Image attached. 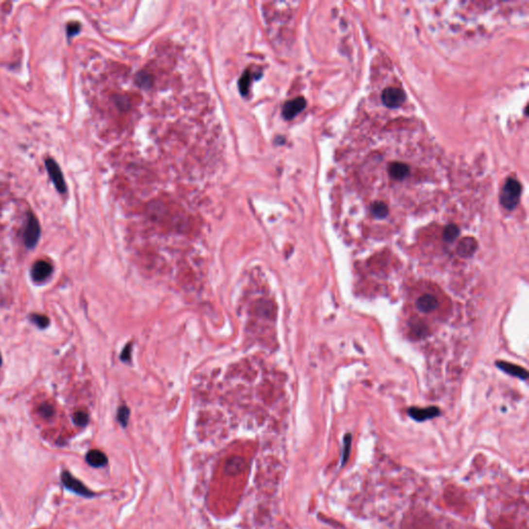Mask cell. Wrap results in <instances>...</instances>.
<instances>
[{"instance_id": "obj_22", "label": "cell", "mask_w": 529, "mask_h": 529, "mask_svg": "<svg viewBox=\"0 0 529 529\" xmlns=\"http://www.w3.org/2000/svg\"><path fill=\"white\" fill-rule=\"evenodd\" d=\"M39 412L45 419H49V418H52L54 416L55 410H54V408L52 405L46 403V404H43L42 406H40Z\"/></svg>"}, {"instance_id": "obj_3", "label": "cell", "mask_w": 529, "mask_h": 529, "mask_svg": "<svg viewBox=\"0 0 529 529\" xmlns=\"http://www.w3.org/2000/svg\"><path fill=\"white\" fill-rule=\"evenodd\" d=\"M39 235L40 227L37 219L34 214H30L25 227V232H24V243H25L26 247L34 248L39 239Z\"/></svg>"}, {"instance_id": "obj_6", "label": "cell", "mask_w": 529, "mask_h": 529, "mask_svg": "<svg viewBox=\"0 0 529 529\" xmlns=\"http://www.w3.org/2000/svg\"><path fill=\"white\" fill-rule=\"evenodd\" d=\"M381 101L388 108H398L405 102V94L400 89L390 87L382 92Z\"/></svg>"}, {"instance_id": "obj_23", "label": "cell", "mask_w": 529, "mask_h": 529, "mask_svg": "<svg viewBox=\"0 0 529 529\" xmlns=\"http://www.w3.org/2000/svg\"><path fill=\"white\" fill-rule=\"evenodd\" d=\"M79 30H80L79 24H70V25H68V32L69 36L77 34L79 32Z\"/></svg>"}, {"instance_id": "obj_1", "label": "cell", "mask_w": 529, "mask_h": 529, "mask_svg": "<svg viewBox=\"0 0 529 529\" xmlns=\"http://www.w3.org/2000/svg\"><path fill=\"white\" fill-rule=\"evenodd\" d=\"M520 194H521L520 183L517 180H515V179H512V178L508 179L500 194L501 205L508 210H512L518 205Z\"/></svg>"}, {"instance_id": "obj_11", "label": "cell", "mask_w": 529, "mask_h": 529, "mask_svg": "<svg viewBox=\"0 0 529 529\" xmlns=\"http://www.w3.org/2000/svg\"><path fill=\"white\" fill-rule=\"evenodd\" d=\"M477 249H478V242L471 237H466L464 239H462L457 246L458 255L462 257H471L475 255Z\"/></svg>"}, {"instance_id": "obj_10", "label": "cell", "mask_w": 529, "mask_h": 529, "mask_svg": "<svg viewBox=\"0 0 529 529\" xmlns=\"http://www.w3.org/2000/svg\"><path fill=\"white\" fill-rule=\"evenodd\" d=\"M52 273V266L45 260H38L36 262L31 270V276L35 281H44Z\"/></svg>"}, {"instance_id": "obj_9", "label": "cell", "mask_w": 529, "mask_h": 529, "mask_svg": "<svg viewBox=\"0 0 529 529\" xmlns=\"http://www.w3.org/2000/svg\"><path fill=\"white\" fill-rule=\"evenodd\" d=\"M495 365L497 366V368H499L501 371L510 374V375L519 377L520 379H523V380H526L528 378L527 370L524 369L523 367H520V366L518 365L512 364L509 362H504V361L496 362Z\"/></svg>"}, {"instance_id": "obj_19", "label": "cell", "mask_w": 529, "mask_h": 529, "mask_svg": "<svg viewBox=\"0 0 529 529\" xmlns=\"http://www.w3.org/2000/svg\"><path fill=\"white\" fill-rule=\"evenodd\" d=\"M88 421H89V417L85 411H77L74 414V422L78 426H81V427L86 426Z\"/></svg>"}, {"instance_id": "obj_13", "label": "cell", "mask_w": 529, "mask_h": 529, "mask_svg": "<svg viewBox=\"0 0 529 529\" xmlns=\"http://www.w3.org/2000/svg\"><path fill=\"white\" fill-rule=\"evenodd\" d=\"M86 461L92 467H102L107 465L108 458L102 452L99 450H91L86 455Z\"/></svg>"}, {"instance_id": "obj_16", "label": "cell", "mask_w": 529, "mask_h": 529, "mask_svg": "<svg viewBox=\"0 0 529 529\" xmlns=\"http://www.w3.org/2000/svg\"><path fill=\"white\" fill-rule=\"evenodd\" d=\"M459 234H460V230H459V227L457 225H455V224L446 225L444 231V240L451 243V242L455 241V239L458 237Z\"/></svg>"}, {"instance_id": "obj_7", "label": "cell", "mask_w": 529, "mask_h": 529, "mask_svg": "<svg viewBox=\"0 0 529 529\" xmlns=\"http://www.w3.org/2000/svg\"><path fill=\"white\" fill-rule=\"evenodd\" d=\"M410 417L418 422H424L430 419H433L438 417L441 414V410L436 406H431V408L426 409H418V408H410L409 410Z\"/></svg>"}, {"instance_id": "obj_17", "label": "cell", "mask_w": 529, "mask_h": 529, "mask_svg": "<svg viewBox=\"0 0 529 529\" xmlns=\"http://www.w3.org/2000/svg\"><path fill=\"white\" fill-rule=\"evenodd\" d=\"M251 71L250 70H246L244 74L242 75L240 81H239V88H240V91L242 94H247L248 90H249V86H250V83H251V79H252V76H251Z\"/></svg>"}, {"instance_id": "obj_8", "label": "cell", "mask_w": 529, "mask_h": 529, "mask_svg": "<svg viewBox=\"0 0 529 529\" xmlns=\"http://www.w3.org/2000/svg\"><path fill=\"white\" fill-rule=\"evenodd\" d=\"M306 107V102L303 97H297L295 100L288 102L283 105L282 115L283 117L290 120L297 116L300 112H302Z\"/></svg>"}, {"instance_id": "obj_12", "label": "cell", "mask_w": 529, "mask_h": 529, "mask_svg": "<svg viewBox=\"0 0 529 529\" xmlns=\"http://www.w3.org/2000/svg\"><path fill=\"white\" fill-rule=\"evenodd\" d=\"M416 306H417L419 311H421L423 313H429L431 311H434L435 309L437 308L438 301L434 296L426 294V295L421 296L417 300Z\"/></svg>"}, {"instance_id": "obj_4", "label": "cell", "mask_w": 529, "mask_h": 529, "mask_svg": "<svg viewBox=\"0 0 529 529\" xmlns=\"http://www.w3.org/2000/svg\"><path fill=\"white\" fill-rule=\"evenodd\" d=\"M389 177L394 181L403 182L405 179H408L411 174L410 167L404 161H392L388 168Z\"/></svg>"}, {"instance_id": "obj_14", "label": "cell", "mask_w": 529, "mask_h": 529, "mask_svg": "<svg viewBox=\"0 0 529 529\" xmlns=\"http://www.w3.org/2000/svg\"><path fill=\"white\" fill-rule=\"evenodd\" d=\"M244 466H245V461L241 457H232L225 463V473L229 475H236L239 474L243 470Z\"/></svg>"}, {"instance_id": "obj_18", "label": "cell", "mask_w": 529, "mask_h": 529, "mask_svg": "<svg viewBox=\"0 0 529 529\" xmlns=\"http://www.w3.org/2000/svg\"><path fill=\"white\" fill-rule=\"evenodd\" d=\"M31 321L34 322L36 325H38L39 328H47L49 324H50V321H49L48 317L42 314L31 315Z\"/></svg>"}, {"instance_id": "obj_24", "label": "cell", "mask_w": 529, "mask_h": 529, "mask_svg": "<svg viewBox=\"0 0 529 529\" xmlns=\"http://www.w3.org/2000/svg\"><path fill=\"white\" fill-rule=\"evenodd\" d=\"M1 363H2V360H1V355H0V365H1Z\"/></svg>"}, {"instance_id": "obj_21", "label": "cell", "mask_w": 529, "mask_h": 529, "mask_svg": "<svg viewBox=\"0 0 529 529\" xmlns=\"http://www.w3.org/2000/svg\"><path fill=\"white\" fill-rule=\"evenodd\" d=\"M351 445H352V435L349 433H347L344 436V451H343V455H342V465L345 464L347 459H348L349 451H351Z\"/></svg>"}, {"instance_id": "obj_5", "label": "cell", "mask_w": 529, "mask_h": 529, "mask_svg": "<svg viewBox=\"0 0 529 529\" xmlns=\"http://www.w3.org/2000/svg\"><path fill=\"white\" fill-rule=\"evenodd\" d=\"M46 168L49 173V176H50L53 184L56 187V189L60 193H64L65 191H67V185H65L64 178L59 166L56 164L55 160L49 158L46 160Z\"/></svg>"}, {"instance_id": "obj_15", "label": "cell", "mask_w": 529, "mask_h": 529, "mask_svg": "<svg viewBox=\"0 0 529 529\" xmlns=\"http://www.w3.org/2000/svg\"><path fill=\"white\" fill-rule=\"evenodd\" d=\"M370 211L372 216L376 219H384L389 215V207L382 202H374Z\"/></svg>"}, {"instance_id": "obj_2", "label": "cell", "mask_w": 529, "mask_h": 529, "mask_svg": "<svg viewBox=\"0 0 529 529\" xmlns=\"http://www.w3.org/2000/svg\"><path fill=\"white\" fill-rule=\"evenodd\" d=\"M61 481L65 488H68V490H71L72 492H75L81 496H85V497H93L94 496L93 492L89 490L82 482H80L79 479L72 477L68 471H63L61 476Z\"/></svg>"}, {"instance_id": "obj_20", "label": "cell", "mask_w": 529, "mask_h": 529, "mask_svg": "<svg viewBox=\"0 0 529 529\" xmlns=\"http://www.w3.org/2000/svg\"><path fill=\"white\" fill-rule=\"evenodd\" d=\"M118 421L120 424L123 426V427H126L127 423H128V419H129V410L126 408V406H122V408L119 409L118 410Z\"/></svg>"}]
</instances>
